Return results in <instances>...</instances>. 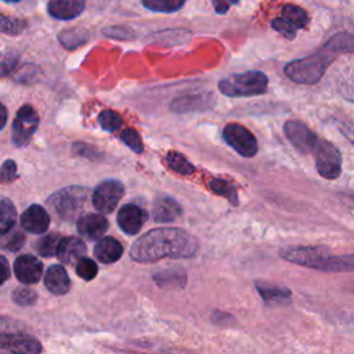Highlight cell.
I'll return each instance as SVG.
<instances>
[{"instance_id":"cell-36","label":"cell","mask_w":354,"mask_h":354,"mask_svg":"<svg viewBox=\"0 0 354 354\" xmlns=\"http://www.w3.org/2000/svg\"><path fill=\"white\" fill-rule=\"evenodd\" d=\"M17 177H18V173H17V165H15V162L11 160V159H7V160L3 163V167H1V171H0V180H1V183H4V184L12 183Z\"/></svg>"},{"instance_id":"cell-27","label":"cell","mask_w":354,"mask_h":354,"mask_svg":"<svg viewBox=\"0 0 354 354\" xmlns=\"http://www.w3.org/2000/svg\"><path fill=\"white\" fill-rule=\"evenodd\" d=\"M187 0H141L142 6L155 12H176L183 8Z\"/></svg>"},{"instance_id":"cell-25","label":"cell","mask_w":354,"mask_h":354,"mask_svg":"<svg viewBox=\"0 0 354 354\" xmlns=\"http://www.w3.org/2000/svg\"><path fill=\"white\" fill-rule=\"evenodd\" d=\"M19 66V53L15 50L0 51V79L11 76Z\"/></svg>"},{"instance_id":"cell-21","label":"cell","mask_w":354,"mask_h":354,"mask_svg":"<svg viewBox=\"0 0 354 354\" xmlns=\"http://www.w3.org/2000/svg\"><path fill=\"white\" fill-rule=\"evenodd\" d=\"M152 214L158 223H170L181 216V207L174 199L169 196H160L155 201Z\"/></svg>"},{"instance_id":"cell-9","label":"cell","mask_w":354,"mask_h":354,"mask_svg":"<svg viewBox=\"0 0 354 354\" xmlns=\"http://www.w3.org/2000/svg\"><path fill=\"white\" fill-rule=\"evenodd\" d=\"M225 142L232 147L241 156L252 158L257 152L256 137L239 123H228L223 130Z\"/></svg>"},{"instance_id":"cell-26","label":"cell","mask_w":354,"mask_h":354,"mask_svg":"<svg viewBox=\"0 0 354 354\" xmlns=\"http://www.w3.org/2000/svg\"><path fill=\"white\" fill-rule=\"evenodd\" d=\"M17 220V210L10 199L0 201V234L11 230Z\"/></svg>"},{"instance_id":"cell-22","label":"cell","mask_w":354,"mask_h":354,"mask_svg":"<svg viewBox=\"0 0 354 354\" xmlns=\"http://www.w3.org/2000/svg\"><path fill=\"white\" fill-rule=\"evenodd\" d=\"M90 39V32L83 28H71L59 32L58 40L66 50H73L83 46Z\"/></svg>"},{"instance_id":"cell-11","label":"cell","mask_w":354,"mask_h":354,"mask_svg":"<svg viewBox=\"0 0 354 354\" xmlns=\"http://www.w3.org/2000/svg\"><path fill=\"white\" fill-rule=\"evenodd\" d=\"M41 344L37 339L24 333L0 335V354H39Z\"/></svg>"},{"instance_id":"cell-12","label":"cell","mask_w":354,"mask_h":354,"mask_svg":"<svg viewBox=\"0 0 354 354\" xmlns=\"http://www.w3.org/2000/svg\"><path fill=\"white\" fill-rule=\"evenodd\" d=\"M283 131L292 145L303 153L311 152L318 140L314 131H311L304 123L297 120L286 122L283 126Z\"/></svg>"},{"instance_id":"cell-20","label":"cell","mask_w":354,"mask_h":354,"mask_svg":"<svg viewBox=\"0 0 354 354\" xmlns=\"http://www.w3.org/2000/svg\"><path fill=\"white\" fill-rule=\"evenodd\" d=\"M44 285L54 295H65L71 288V279L62 266H51L44 274Z\"/></svg>"},{"instance_id":"cell-13","label":"cell","mask_w":354,"mask_h":354,"mask_svg":"<svg viewBox=\"0 0 354 354\" xmlns=\"http://www.w3.org/2000/svg\"><path fill=\"white\" fill-rule=\"evenodd\" d=\"M118 224L123 232L127 235H136L147 220V213L137 205H124L118 213Z\"/></svg>"},{"instance_id":"cell-14","label":"cell","mask_w":354,"mask_h":354,"mask_svg":"<svg viewBox=\"0 0 354 354\" xmlns=\"http://www.w3.org/2000/svg\"><path fill=\"white\" fill-rule=\"evenodd\" d=\"M14 272L19 282L32 285V283L39 282V279L41 278L43 266L35 256L24 254L15 260Z\"/></svg>"},{"instance_id":"cell-23","label":"cell","mask_w":354,"mask_h":354,"mask_svg":"<svg viewBox=\"0 0 354 354\" xmlns=\"http://www.w3.org/2000/svg\"><path fill=\"white\" fill-rule=\"evenodd\" d=\"M166 165L169 166L170 170L178 173V174H192L195 171V167L192 166V163L180 152L176 151H170L166 158Z\"/></svg>"},{"instance_id":"cell-18","label":"cell","mask_w":354,"mask_h":354,"mask_svg":"<svg viewBox=\"0 0 354 354\" xmlns=\"http://www.w3.org/2000/svg\"><path fill=\"white\" fill-rule=\"evenodd\" d=\"M86 245L80 238L68 236L59 241L57 249V257L65 264H75L86 254Z\"/></svg>"},{"instance_id":"cell-24","label":"cell","mask_w":354,"mask_h":354,"mask_svg":"<svg viewBox=\"0 0 354 354\" xmlns=\"http://www.w3.org/2000/svg\"><path fill=\"white\" fill-rule=\"evenodd\" d=\"M257 290L260 292L261 297L268 303H286L290 297V292L288 289L272 286L267 283H257Z\"/></svg>"},{"instance_id":"cell-7","label":"cell","mask_w":354,"mask_h":354,"mask_svg":"<svg viewBox=\"0 0 354 354\" xmlns=\"http://www.w3.org/2000/svg\"><path fill=\"white\" fill-rule=\"evenodd\" d=\"M39 122H40V119H39L36 109L29 104L22 105L17 111V115L12 122L11 140H12L14 145L19 147V148L28 145L30 138L33 137L35 131L39 127Z\"/></svg>"},{"instance_id":"cell-29","label":"cell","mask_w":354,"mask_h":354,"mask_svg":"<svg viewBox=\"0 0 354 354\" xmlns=\"http://www.w3.org/2000/svg\"><path fill=\"white\" fill-rule=\"evenodd\" d=\"M26 26L28 24L25 19L8 17L0 12V33L17 36V35H21L26 29Z\"/></svg>"},{"instance_id":"cell-4","label":"cell","mask_w":354,"mask_h":354,"mask_svg":"<svg viewBox=\"0 0 354 354\" xmlns=\"http://www.w3.org/2000/svg\"><path fill=\"white\" fill-rule=\"evenodd\" d=\"M267 87L268 77L260 71L234 73L218 82L220 93L232 98L260 95L267 91Z\"/></svg>"},{"instance_id":"cell-37","label":"cell","mask_w":354,"mask_h":354,"mask_svg":"<svg viewBox=\"0 0 354 354\" xmlns=\"http://www.w3.org/2000/svg\"><path fill=\"white\" fill-rule=\"evenodd\" d=\"M104 35L105 36H109V37H113V39H119V40H127V39H133V30H130L129 28L126 26H109V28H105L104 30Z\"/></svg>"},{"instance_id":"cell-3","label":"cell","mask_w":354,"mask_h":354,"mask_svg":"<svg viewBox=\"0 0 354 354\" xmlns=\"http://www.w3.org/2000/svg\"><path fill=\"white\" fill-rule=\"evenodd\" d=\"M281 256L288 261L317 268L325 271H351L353 256L347 257H329L321 250V248H286L281 252Z\"/></svg>"},{"instance_id":"cell-31","label":"cell","mask_w":354,"mask_h":354,"mask_svg":"<svg viewBox=\"0 0 354 354\" xmlns=\"http://www.w3.org/2000/svg\"><path fill=\"white\" fill-rule=\"evenodd\" d=\"M98 123H100L102 130L113 133V131H118L122 127L123 119L116 111L105 109L98 115Z\"/></svg>"},{"instance_id":"cell-5","label":"cell","mask_w":354,"mask_h":354,"mask_svg":"<svg viewBox=\"0 0 354 354\" xmlns=\"http://www.w3.org/2000/svg\"><path fill=\"white\" fill-rule=\"evenodd\" d=\"M88 189L84 187H68L55 192L48 203L51 209L65 221L76 220L87 203Z\"/></svg>"},{"instance_id":"cell-33","label":"cell","mask_w":354,"mask_h":354,"mask_svg":"<svg viewBox=\"0 0 354 354\" xmlns=\"http://www.w3.org/2000/svg\"><path fill=\"white\" fill-rule=\"evenodd\" d=\"M98 272V267L94 260L88 257H82L76 261V274L84 279V281H91L95 278Z\"/></svg>"},{"instance_id":"cell-41","label":"cell","mask_w":354,"mask_h":354,"mask_svg":"<svg viewBox=\"0 0 354 354\" xmlns=\"http://www.w3.org/2000/svg\"><path fill=\"white\" fill-rule=\"evenodd\" d=\"M1 1H6V3H18L21 0H1Z\"/></svg>"},{"instance_id":"cell-8","label":"cell","mask_w":354,"mask_h":354,"mask_svg":"<svg viewBox=\"0 0 354 354\" xmlns=\"http://www.w3.org/2000/svg\"><path fill=\"white\" fill-rule=\"evenodd\" d=\"M310 22V17L299 6L286 4L278 18L272 19L271 28L286 39H295L299 29H303Z\"/></svg>"},{"instance_id":"cell-35","label":"cell","mask_w":354,"mask_h":354,"mask_svg":"<svg viewBox=\"0 0 354 354\" xmlns=\"http://www.w3.org/2000/svg\"><path fill=\"white\" fill-rule=\"evenodd\" d=\"M12 301L18 306H32L36 301V293L28 288H18L12 292Z\"/></svg>"},{"instance_id":"cell-15","label":"cell","mask_w":354,"mask_h":354,"mask_svg":"<svg viewBox=\"0 0 354 354\" xmlns=\"http://www.w3.org/2000/svg\"><path fill=\"white\" fill-rule=\"evenodd\" d=\"M86 7L84 0H48V14L59 21H71L77 18Z\"/></svg>"},{"instance_id":"cell-19","label":"cell","mask_w":354,"mask_h":354,"mask_svg":"<svg viewBox=\"0 0 354 354\" xmlns=\"http://www.w3.org/2000/svg\"><path fill=\"white\" fill-rule=\"evenodd\" d=\"M122 254H123L122 243L112 236L101 238L94 248L95 259L104 264H111L118 261L122 257Z\"/></svg>"},{"instance_id":"cell-28","label":"cell","mask_w":354,"mask_h":354,"mask_svg":"<svg viewBox=\"0 0 354 354\" xmlns=\"http://www.w3.org/2000/svg\"><path fill=\"white\" fill-rule=\"evenodd\" d=\"M24 243H25V235L14 227L11 230L0 234V246L10 252L19 250Z\"/></svg>"},{"instance_id":"cell-40","label":"cell","mask_w":354,"mask_h":354,"mask_svg":"<svg viewBox=\"0 0 354 354\" xmlns=\"http://www.w3.org/2000/svg\"><path fill=\"white\" fill-rule=\"evenodd\" d=\"M7 118H8L7 108L4 106V104H1V102H0V130L6 126V123H7Z\"/></svg>"},{"instance_id":"cell-6","label":"cell","mask_w":354,"mask_h":354,"mask_svg":"<svg viewBox=\"0 0 354 354\" xmlns=\"http://www.w3.org/2000/svg\"><path fill=\"white\" fill-rule=\"evenodd\" d=\"M315 167L319 176L326 180H335L342 173V156L339 149L326 140H317L313 148Z\"/></svg>"},{"instance_id":"cell-17","label":"cell","mask_w":354,"mask_h":354,"mask_svg":"<svg viewBox=\"0 0 354 354\" xmlns=\"http://www.w3.org/2000/svg\"><path fill=\"white\" fill-rule=\"evenodd\" d=\"M108 220L100 213H88L77 220V231L88 239H100L108 230Z\"/></svg>"},{"instance_id":"cell-30","label":"cell","mask_w":354,"mask_h":354,"mask_svg":"<svg viewBox=\"0 0 354 354\" xmlns=\"http://www.w3.org/2000/svg\"><path fill=\"white\" fill-rule=\"evenodd\" d=\"M59 241H61V236L58 234H47L37 241L36 250L43 257H53L57 254Z\"/></svg>"},{"instance_id":"cell-10","label":"cell","mask_w":354,"mask_h":354,"mask_svg":"<svg viewBox=\"0 0 354 354\" xmlns=\"http://www.w3.org/2000/svg\"><path fill=\"white\" fill-rule=\"evenodd\" d=\"M124 194V187L118 180H105L97 185L91 195L93 206L101 213H111Z\"/></svg>"},{"instance_id":"cell-16","label":"cell","mask_w":354,"mask_h":354,"mask_svg":"<svg viewBox=\"0 0 354 354\" xmlns=\"http://www.w3.org/2000/svg\"><path fill=\"white\" fill-rule=\"evenodd\" d=\"M21 224L28 232L43 234L50 225V216L40 205H32L22 213Z\"/></svg>"},{"instance_id":"cell-34","label":"cell","mask_w":354,"mask_h":354,"mask_svg":"<svg viewBox=\"0 0 354 354\" xmlns=\"http://www.w3.org/2000/svg\"><path fill=\"white\" fill-rule=\"evenodd\" d=\"M120 140L136 153L144 152V144L140 134L134 129H124L120 133Z\"/></svg>"},{"instance_id":"cell-39","label":"cell","mask_w":354,"mask_h":354,"mask_svg":"<svg viewBox=\"0 0 354 354\" xmlns=\"http://www.w3.org/2000/svg\"><path fill=\"white\" fill-rule=\"evenodd\" d=\"M10 277V266L6 257L0 256V286L3 285V282H6V279H8Z\"/></svg>"},{"instance_id":"cell-32","label":"cell","mask_w":354,"mask_h":354,"mask_svg":"<svg viewBox=\"0 0 354 354\" xmlns=\"http://www.w3.org/2000/svg\"><path fill=\"white\" fill-rule=\"evenodd\" d=\"M209 187L218 195L227 198L231 203L236 205L238 203V196H236V191H235V187L231 185L228 181H224V180H220V178H213L210 183H209Z\"/></svg>"},{"instance_id":"cell-38","label":"cell","mask_w":354,"mask_h":354,"mask_svg":"<svg viewBox=\"0 0 354 354\" xmlns=\"http://www.w3.org/2000/svg\"><path fill=\"white\" fill-rule=\"evenodd\" d=\"M239 1L241 0H212V4L217 14H225L231 8V6H234Z\"/></svg>"},{"instance_id":"cell-1","label":"cell","mask_w":354,"mask_h":354,"mask_svg":"<svg viewBox=\"0 0 354 354\" xmlns=\"http://www.w3.org/2000/svg\"><path fill=\"white\" fill-rule=\"evenodd\" d=\"M198 250V242L178 228H155L138 238L130 250L133 260L152 263L163 257H191Z\"/></svg>"},{"instance_id":"cell-2","label":"cell","mask_w":354,"mask_h":354,"mask_svg":"<svg viewBox=\"0 0 354 354\" xmlns=\"http://www.w3.org/2000/svg\"><path fill=\"white\" fill-rule=\"evenodd\" d=\"M354 39L350 33H337L329 39L317 53L290 61L285 66L286 76L299 84H314L326 72L328 65L339 55L353 53Z\"/></svg>"}]
</instances>
